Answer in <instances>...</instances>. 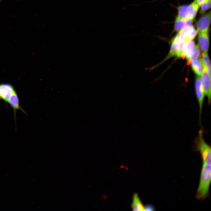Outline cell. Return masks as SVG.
<instances>
[{
	"label": "cell",
	"mask_w": 211,
	"mask_h": 211,
	"mask_svg": "<svg viewBox=\"0 0 211 211\" xmlns=\"http://www.w3.org/2000/svg\"><path fill=\"white\" fill-rule=\"evenodd\" d=\"M203 129L199 131L194 140L196 150L198 151L202 159V166L199 184L196 195L198 199H203L209 195L211 182V147L205 141Z\"/></svg>",
	"instance_id": "cell-1"
},
{
	"label": "cell",
	"mask_w": 211,
	"mask_h": 211,
	"mask_svg": "<svg viewBox=\"0 0 211 211\" xmlns=\"http://www.w3.org/2000/svg\"><path fill=\"white\" fill-rule=\"evenodd\" d=\"M199 6L194 1L188 5H183L178 8L177 17L182 20L192 21L195 16Z\"/></svg>",
	"instance_id": "cell-2"
},
{
	"label": "cell",
	"mask_w": 211,
	"mask_h": 211,
	"mask_svg": "<svg viewBox=\"0 0 211 211\" xmlns=\"http://www.w3.org/2000/svg\"><path fill=\"white\" fill-rule=\"evenodd\" d=\"M203 67L201 82L205 94L207 97L208 105H209L211 100L210 75L206 67L205 66Z\"/></svg>",
	"instance_id": "cell-3"
},
{
	"label": "cell",
	"mask_w": 211,
	"mask_h": 211,
	"mask_svg": "<svg viewBox=\"0 0 211 211\" xmlns=\"http://www.w3.org/2000/svg\"><path fill=\"white\" fill-rule=\"evenodd\" d=\"M195 92L199 108V120L201 122V115L204 101L205 93L202 86L201 78L198 76L196 79L195 85Z\"/></svg>",
	"instance_id": "cell-4"
},
{
	"label": "cell",
	"mask_w": 211,
	"mask_h": 211,
	"mask_svg": "<svg viewBox=\"0 0 211 211\" xmlns=\"http://www.w3.org/2000/svg\"><path fill=\"white\" fill-rule=\"evenodd\" d=\"M211 21V12L210 11L202 16L197 23L198 33L208 32Z\"/></svg>",
	"instance_id": "cell-5"
},
{
	"label": "cell",
	"mask_w": 211,
	"mask_h": 211,
	"mask_svg": "<svg viewBox=\"0 0 211 211\" xmlns=\"http://www.w3.org/2000/svg\"><path fill=\"white\" fill-rule=\"evenodd\" d=\"M15 91L13 87L10 84H0V99L7 103L11 96Z\"/></svg>",
	"instance_id": "cell-6"
},
{
	"label": "cell",
	"mask_w": 211,
	"mask_h": 211,
	"mask_svg": "<svg viewBox=\"0 0 211 211\" xmlns=\"http://www.w3.org/2000/svg\"><path fill=\"white\" fill-rule=\"evenodd\" d=\"M7 103L9 104L13 110L15 120H16V115L17 110H20L24 113L26 114V112L20 106L19 98L15 91L12 93L11 96Z\"/></svg>",
	"instance_id": "cell-7"
},
{
	"label": "cell",
	"mask_w": 211,
	"mask_h": 211,
	"mask_svg": "<svg viewBox=\"0 0 211 211\" xmlns=\"http://www.w3.org/2000/svg\"><path fill=\"white\" fill-rule=\"evenodd\" d=\"M198 40L201 49L204 53H207L209 46L208 32L198 33Z\"/></svg>",
	"instance_id": "cell-8"
},
{
	"label": "cell",
	"mask_w": 211,
	"mask_h": 211,
	"mask_svg": "<svg viewBox=\"0 0 211 211\" xmlns=\"http://www.w3.org/2000/svg\"><path fill=\"white\" fill-rule=\"evenodd\" d=\"M195 46L194 42L192 40L185 42L184 45V50L185 57L189 60H191L195 51Z\"/></svg>",
	"instance_id": "cell-9"
},
{
	"label": "cell",
	"mask_w": 211,
	"mask_h": 211,
	"mask_svg": "<svg viewBox=\"0 0 211 211\" xmlns=\"http://www.w3.org/2000/svg\"><path fill=\"white\" fill-rule=\"evenodd\" d=\"M178 33L173 38L171 42V48L167 58L176 55L178 48L181 42Z\"/></svg>",
	"instance_id": "cell-10"
},
{
	"label": "cell",
	"mask_w": 211,
	"mask_h": 211,
	"mask_svg": "<svg viewBox=\"0 0 211 211\" xmlns=\"http://www.w3.org/2000/svg\"><path fill=\"white\" fill-rule=\"evenodd\" d=\"M131 206L134 211H144V207L137 193H134L133 195Z\"/></svg>",
	"instance_id": "cell-11"
},
{
	"label": "cell",
	"mask_w": 211,
	"mask_h": 211,
	"mask_svg": "<svg viewBox=\"0 0 211 211\" xmlns=\"http://www.w3.org/2000/svg\"><path fill=\"white\" fill-rule=\"evenodd\" d=\"M192 69L195 73L200 76L202 72V65L201 62L198 59L192 60L191 63Z\"/></svg>",
	"instance_id": "cell-12"
},
{
	"label": "cell",
	"mask_w": 211,
	"mask_h": 211,
	"mask_svg": "<svg viewBox=\"0 0 211 211\" xmlns=\"http://www.w3.org/2000/svg\"><path fill=\"white\" fill-rule=\"evenodd\" d=\"M192 21H183L177 17L174 24L175 29L176 31H179L186 26L191 24Z\"/></svg>",
	"instance_id": "cell-13"
},
{
	"label": "cell",
	"mask_w": 211,
	"mask_h": 211,
	"mask_svg": "<svg viewBox=\"0 0 211 211\" xmlns=\"http://www.w3.org/2000/svg\"><path fill=\"white\" fill-rule=\"evenodd\" d=\"M194 26L190 24L184 27L179 31L180 38L181 41H185L186 38L191 30Z\"/></svg>",
	"instance_id": "cell-14"
},
{
	"label": "cell",
	"mask_w": 211,
	"mask_h": 211,
	"mask_svg": "<svg viewBox=\"0 0 211 211\" xmlns=\"http://www.w3.org/2000/svg\"><path fill=\"white\" fill-rule=\"evenodd\" d=\"M203 66H205L207 69L209 74L211 75L210 63L207 53H204L201 59Z\"/></svg>",
	"instance_id": "cell-15"
},
{
	"label": "cell",
	"mask_w": 211,
	"mask_h": 211,
	"mask_svg": "<svg viewBox=\"0 0 211 211\" xmlns=\"http://www.w3.org/2000/svg\"><path fill=\"white\" fill-rule=\"evenodd\" d=\"M185 42L181 41L179 45L176 55L179 58H184L185 57L184 50V45Z\"/></svg>",
	"instance_id": "cell-16"
},
{
	"label": "cell",
	"mask_w": 211,
	"mask_h": 211,
	"mask_svg": "<svg viewBox=\"0 0 211 211\" xmlns=\"http://www.w3.org/2000/svg\"><path fill=\"white\" fill-rule=\"evenodd\" d=\"M201 7L200 10V13L203 14L211 7V1L207 0L203 3L201 6Z\"/></svg>",
	"instance_id": "cell-17"
},
{
	"label": "cell",
	"mask_w": 211,
	"mask_h": 211,
	"mask_svg": "<svg viewBox=\"0 0 211 211\" xmlns=\"http://www.w3.org/2000/svg\"><path fill=\"white\" fill-rule=\"evenodd\" d=\"M198 32L194 27L190 31L187 35L185 40V42L193 40L196 36Z\"/></svg>",
	"instance_id": "cell-18"
},
{
	"label": "cell",
	"mask_w": 211,
	"mask_h": 211,
	"mask_svg": "<svg viewBox=\"0 0 211 211\" xmlns=\"http://www.w3.org/2000/svg\"><path fill=\"white\" fill-rule=\"evenodd\" d=\"M200 52L199 46L198 44L195 46L194 53L192 58L191 60L198 59L199 57Z\"/></svg>",
	"instance_id": "cell-19"
},
{
	"label": "cell",
	"mask_w": 211,
	"mask_h": 211,
	"mask_svg": "<svg viewBox=\"0 0 211 211\" xmlns=\"http://www.w3.org/2000/svg\"><path fill=\"white\" fill-rule=\"evenodd\" d=\"M154 210V207L151 205H147L145 207H144V210L152 211Z\"/></svg>",
	"instance_id": "cell-20"
},
{
	"label": "cell",
	"mask_w": 211,
	"mask_h": 211,
	"mask_svg": "<svg viewBox=\"0 0 211 211\" xmlns=\"http://www.w3.org/2000/svg\"><path fill=\"white\" fill-rule=\"evenodd\" d=\"M207 0H195L194 1L199 6H200Z\"/></svg>",
	"instance_id": "cell-21"
},
{
	"label": "cell",
	"mask_w": 211,
	"mask_h": 211,
	"mask_svg": "<svg viewBox=\"0 0 211 211\" xmlns=\"http://www.w3.org/2000/svg\"><path fill=\"white\" fill-rule=\"evenodd\" d=\"M210 0V1H211V0Z\"/></svg>",
	"instance_id": "cell-22"
},
{
	"label": "cell",
	"mask_w": 211,
	"mask_h": 211,
	"mask_svg": "<svg viewBox=\"0 0 211 211\" xmlns=\"http://www.w3.org/2000/svg\"></svg>",
	"instance_id": "cell-23"
}]
</instances>
